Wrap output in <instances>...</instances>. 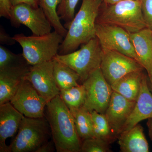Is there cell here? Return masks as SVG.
<instances>
[{
  "instance_id": "obj_2",
  "label": "cell",
  "mask_w": 152,
  "mask_h": 152,
  "mask_svg": "<svg viewBox=\"0 0 152 152\" xmlns=\"http://www.w3.org/2000/svg\"><path fill=\"white\" fill-rule=\"evenodd\" d=\"M103 0H82L81 6L75 15L58 54H67L80 46L96 37V22Z\"/></svg>"
},
{
  "instance_id": "obj_10",
  "label": "cell",
  "mask_w": 152,
  "mask_h": 152,
  "mask_svg": "<svg viewBox=\"0 0 152 152\" xmlns=\"http://www.w3.org/2000/svg\"><path fill=\"white\" fill-rule=\"evenodd\" d=\"M10 102L24 116L30 118L45 117L47 102L29 81L25 80Z\"/></svg>"
},
{
  "instance_id": "obj_8",
  "label": "cell",
  "mask_w": 152,
  "mask_h": 152,
  "mask_svg": "<svg viewBox=\"0 0 152 152\" xmlns=\"http://www.w3.org/2000/svg\"><path fill=\"white\" fill-rule=\"evenodd\" d=\"M96 37L102 50L119 52L137 61L129 33L120 27L109 24L96 23Z\"/></svg>"
},
{
  "instance_id": "obj_36",
  "label": "cell",
  "mask_w": 152,
  "mask_h": 152,
  "mask_svg": "<svg viewBox=\"0 0 152 152\" xmlns=\"http://www.w3.org/2000/svg\"><path fill=\"white\" fill-rule=\"evenodd\" d=\"M151 30L152 37V27L151 28Z\"/></svg>"
},
{
  "instance_id": "obj_6",
  "label": "cell",
  "mask_w": 152,
  "mask_h": 152,
  "mask_svg": "<svg viewBox=\"0 0 152 152\" xmlns=\"http://www.w3.org/2000/svg\"><path fill=\"white\" fill-rule=\"evenodd\" d=\"M103 50L96 37L80 49L67 54H58L53 60L69 66L79 75L82 84L93 72L100 68Z\"/></svg>"
},
{
  "instance_id": "obj_13",
  "label": "cell",
  "mask_w": 152,
  "mask_h": 152,
  "mask_svg": "<svg viewBox=\"0 0 152 152\" xmlns=\"http://www.w3.org/2000/svg\"><path fill=\"white\" fill-rule=\"evenodd\" d=\"M136 102L129 100L113 91L105 114L112 134L115 139L122 132L130 115Z\"/></svg>"
},
{
  "instance_id": "obj_30",
  "label": "cell",
  "mask_w": 152,
  "mask_h": 152,
  "mask_svg": "<svg viewBox=\"0 0 152 152\" xmlns=\"http://www.w3.org/2000/svg\"><path fill=\"white\" fill-rule=\"evenodd\" d=\"M16 41L12 37L10 36L7 34L3 28L1 26L0 28V43L1 45H7L12 46L15 44Z\"/></svg>"
},
{
  "instance_id": "obj_29",
  "label": "cell",
  "mask_w": 152,
  "mask_h": 152,
  "mask_svg": "<svg viewBox=\"0 0 152 152\" xmlns=\"http://www.w3.org/2000/svg\"><path fill=\"white\" fill-rule=\"evenodd\" d=\"M12 7L10 0H0V17L10 20Z\"/></svg>"
},
{
  "instance_id": "obj_1",
  "label": "cell",
  "mask_w": 152,
  "mask_h": 152,
  "mask_svg": "<svg viewBox=\"0 0 152 152\" xmlns=\"http://www.w3.org/2000/svg\"><path fill=\"white\" fill-rule=\"evenodd\" d=\"M46 118L57 152H80L82 141L72 114L60 95L47 103Z\"/></svg>"
},
{
  "instance_id": "obj_16",
  "label": "cell",
  "mask_w": 152,
  "mask_h": 152,
  "mask_svg": "<svg viewBox=\"0 0 152 152\" xmlns=\"http://www.w3.org/2000/svg\"><path fill=\"white\" fill-rule=\"evenodd\" d=\"M151 118H152V93L150 89L148 77L145 75L134 108L126 122L122 132L133 127L140 122Z\"/></svg>"
},
{
  "instance_id": "obj_22",
  "label": "cell",
  "mask_w": 152,
  "mask_h": 152,
  "mask_svg": "<svg viewBox=\"0 0 152 152\" xmlns=\"http://www.w3.org/2000/svg\"><path fill=\"white\" fill-rule=\"evenodd\" d=\"M60 95L66 105L73 113L84 106L86 99V89L82 84L68 89L61 90Z\"/></svg>"
},
{
  "instance_id": "obj_15",
  "label": "cell",
  "mask_w": 152,
  "mask_h": 152,
  "mask_svg": "<svg viewBox=\"0 0 152 152\" xmlns=\"http://www.w3.org/2000/svg\"><path fill=\"white\" fill-rule=\"evenodd\" d=\"M24 117L10 102L0 105V152H10L6 140L15 135Z\"/></svg>"
},
{
  "instance_id": "obj_31",
  "label": "cell",
  "mask_w": 152,
  "mask_h": 152,
  "mask_svg": "<svg viewBox=\"0 0 152 152\" xmlns=\"http://www.w3.org/2000/svg\"><path fill=\"white\" fill-rule=\"evenodd\" d=\"M10 1L13 6L26 4L35 8L39 7L40 0H10Z\"/></svg>"
},
{
  "instance_id": "obj_37",
  "label": "cell",
  "mask_w": 152,
  "mask_h": 152,
  "mask_svg": "<svg viewBox=\"0 0 152 152\" xmlns=\"http://www.w3.org/2000/svg\"><path fill=\"white\" fill-rule=\"evenodd\" d=\"M139 1H142V0H139Z\"/></svg>"
},
{
  "instance_id": "obj_11",
  "label": "cell",
  "mask_w": 152,
  "mask_h": 152,
  "mask_svg": "<svg viewBox=\"0 0 152 152\" xmlns=\"http://www.w3.org/2000/svg\"><path fill=\"white\" fill-rule=\"evenodd\" d=\"M102 50L100 68L111 85L130 73L144 69L137 61L131 57L115 51Z\"/></svg>"
},
{
  "instance_id": "obj_9",
  "label": "cell",
  "mask_w": 152,
  "mask_h": 152,
  "mask_svg": "<svg viewBox=\"0 0 152 152\" xmlns=\"http://www.w3.org/2000/svg\"><path fill=\"white\" fill-rule=\"evenodd\" d=\"M11 24L15 27L24 25L34 35H44L50 33L52 27L43 10L26 4L13 6L11 12Z\"/></svg>"
},
{
  "instance_id": "obj_5",
  "label": "cell",
  "mask_w": 152,
  "mask_h": 152,
  "mask_svg": "<svg viewBox=\"0 0 152 152\" xmlns=\"http://www.w3.org/2000/svg\"><path fill=\"white\" fill-rule=\"evenodd\" d=\"M50 125L46 118L24 117L18 134L9 146L10 152H36L50 138Z\"/></svg>"
},
{
  "instance_id": "obj_3",
  "label": "cell",
  "mask_w": 152,
  "mask_h": 152,
  "mask_svg": "<svg viewBox=\"0 0 152 152\" xmlns=\"http://www.w3.org/2000/svg\"><path fill=\"white\" fill-rule=\"evenodd\" d=\"M96 23L115 25L129 33L148 27L139 0H123L112 5L102 2Z\"/></svg>"
},
{
  "instance_id": "obj_23",
  "label": "cell",
  "mask_w": 152,
  "mask_h": 152,
  "mask_svg": "<svg viewBox=\"0 0 152 152\" xmlns=\"http://www.w3.org/2000/svg\"><path fill=\"white\" fill-rule=\"evenodd\" d=\"M61 1L62 0H40L39 7L43 10L54 31L65 38L68 30L62 24L57 13L58 6Z\"/></svg>"
},
{
  "instance_id": "obj_18",
  "label": "cell",
  "mask_w": 152,
  "mask_h": 152,
  "mask_svg": "<svg viewBox=\"0 0 152 152\" xmlns=\"http://www.w3.org/2000/svg\"><path fill=\"white\" fill-rule=\"evenodd\" d=\"M122 152H148L149 146L144 133L143 128L138 124L124 131L118 137Z\"/></svg>"
},
{
  "instance_id": "obj_19",
  "label": "cell",
  "mask_w": 152,
  "mask_h": 152,
  "mask_svg": "<svg viewBox=\"0 0 152 152\" xmlns=\"http://www.w3.org/2000/svg\"><path fill=\"white\" fill-rule=\"evenodd\" d=\"M144 69L132 72L111 85L113 91L129 100L136 102L137 99L142 79Z\"/></svg>"
},
{
  "instance_id": "obj_7",
  "label": "cell",
  "mask_w": 152,
  "mask_h": 152,
  "mask_svg": "<svg viewBox=\"0 0 152 152\" xmlns=\"http://www.w3.org/2000/svg\"><path fill=\"white\" fill-rule=\"evenodd\" d=\"M86 89L84 106L90 112L105 114L110 100L113 90L100 68L93 72L83 83Z\"/></svg>"
},
{
  "instance_id": "obj_33",
  "label": "cell",
  "mask_w": 152,
  "mask_h": 152,
  "mask_svg": "<svg viewBox=\"0 0 152 152\" xmlns=\"http://www.w3.org/2000/svg\"><path fill=\"white\" fill-rule=\"evenodd\" d=\"M148 120L147 125L148 129L149 135L150 138L152 141V118Z\"/></svg>"
},
{
  "instance_id": "obj_35",
  "label": "cell",
  "mask_w": 152,
  "mask_h": 152,
  "mask_svg": "<svg viewBox=\"0 0 152 152\" xmlns=\"http://www.w3.org/2000/svg\"><path fill=\"white\" fill-rule=\"evenodd\" d=\"M148 77L149 78L150 86H151V89L152 90V76H151V77Z\"/></svg>"
},
{
  "instance_id": "obj_14",
  "label": "cell",
  "mask_w": 152,
  "mask_h": 152,
  "mask_svg": "<svg viewBox=\"0 0 152 152\" xmlns=\"http://www.w3.org/2000/svg\"><path fill=\"white\" fill-rule=\"evenodd\" d=\"M31 66L25 62L0 69V105L10 102Z\"/></svg>"
},
{
  "instance_id": "obj_34",
  "label": "cell",
  "mask_w": 152,
  "mask_h": 152,
  "mask_svg": "<svg viewBox=\"0 0 152 152\" xmlns=\"http://www.w3.org/2000/svg\"><path fill=\"white\" fill-rule=\"evenodd\" d=\"M122 1L123 0H103V2L106 4L112 5Z\"/></svg>"
},
{
  "instance_id": "obj_17",
  "label": "cell",
  "mask_w": 152,
  "mask_h": 152,
  "mask_svg": "<svg viewBox=\"0 0 152 152\" xmlns=\"http://www.w3.org/2000/svg\"><path fill=\"white\" fill-rule=\"evenodd\" d=\"M129 34L138 62L146 71L148 77H151L152 76L151 30L147 27Z\"/></svg>"
},
{
  "instance_id": "obj_28",
  "label": "cell",
  "mask_w": 152,
  "mask_h": 152,
  "mask_svg": "<svg viewBox=\"0 0 152 152\" xmlns=\"http://www.w3.org/2000/svg\"><path fill=\"white\" fill-rule=\"evenodd\" d=\"M142 10L148 28L152 27V0H142Z\"/></svg>"
},
{
  "instance_id": "obj_4",
  "label": "cell",
  "mask_w": 152,
  "mask_h": 152,
  "mask_svg": "<svg viewBox=\"0 0 152 152\" xmlns=\"http://www.w3.org/2000/svg\"><path fill=\"white\" fill-rule=\"evenodd\" d=\"M13 37L20 45L22 54L30 66L53 60L64 38L55 31L44 35L26 36L20 34Z\"/></svg>"
},
{
  "instance_id": "obj_12",
  "label": "cell",
  "mask_w": 152,
  "mask_h": 152,
  "mask_svg": "<svg viewBox=\"0 0 152 152\" xmlns=\"http://www.w3.org/2000/svg\"><path fill=\"white\" fill-rule=\"evenodd\" d=\"M53 60L31 66L25 77L47 103L60 95V90L55 81Z\"/></svg>"
},
{
  "instance_id": "obj_27",
  "label": "cell",
  "mask_w": 152,
  "mask_h": 152,
  "mask_svg": "<svg viewBox=\"0 0 152 152\" xmlns=\"http://www.w3.org/2000/svg\"><path fill=\"white\" fill-rule=\"evenodd\" d=\"M27 62L22 54H16L3 46H0V69L21 63Z\"/></svg>"
},
{
  "instance_id": "obj_25",
  "label": "cell",
  "mask_w": 152,
  "mask_h": 152,
  "mask_svg": "<svg viewBox=\"0 0 152 152\" xmlns=\"http://www.w3.org/2000/svg\"><path fill=\"white\" fill-rule=\"evenodd\" d=\"M79 0H62L57 9V13L61 20L65 22L64 26L68 30L75 17L76 6Z\"/></svg>"
},
{
  "instance_id": "obj_20",
  "label": "cell",
  "mask_w": 152,
  "mask_h": 152,
  "mask_svg": "<svg viewBox=\"0 0 152 152\" xmlns=\"http://www.w3.org/2000/svg\"><path fill=\"white\" fill-rule=\"evenodd\" d=\"M53 73L55 81L60 91L66 90L78 86L80 76L70 67L53 60Z\"/></svg>"
},
{
  "instance_id": "obj_21",
  "label": "cell",
  "mask_w": 152,
  "mask_h": 152,
  "mask_svg": "<svg viewBox=\"0 0 152 152\" xmlns=\"http://www.w3.org/2000/svg\"><path fill=\"white\" fill-rule=\"evenodd\" d=\"M72 114L77 132L81 140L92 137L93 123L91 112L83 106Z\"/></svg>"
},
{
  "instance_id": "obj_24",
  "label": "cell",
  "mask_w": 152,
  "mask_h": 152,
  "mask_svg": "<svg viewBox=\"0 0 152 152\" xmlns=\"http://www.w3.org/2000/svg\"><path fill=\"white\" fill-rule=\"evenodd\" d=\"M93 123V137L111 142L115 140L105 114L96 111L91 112Z\"/></svg>"
},
{
  "instance_id": "obj_26",
  "label": "cell",
  "mask_w": 152,
  "mask_h": 152,
  "mask_svg": "<svg viewBox=\"0 0 152 152\" xmlns=\"http://www.w3.org/2000/svg\"><path fill=\"white\" fill-rule=\"evenodd\" d=\"M110 143L103 139L92 137L82 141L80 152H110Z\"/></svg>"
},
{
  "instance_id": "obj_32",
  "label": "cell",
  "mask_w": 152,
  "mask_h": 152,
  "mask_svg": "<svg viewBox=\"0 0 152 152\" xmlns=\"http://www.w3.org/2000/svg\"><path fill=\"white\" fill-rule=\"evenodd\" d=\"M56 149L53 140L50 141H47L43 144L36 152H53Z\"/></svg>"
}]
</instances>
